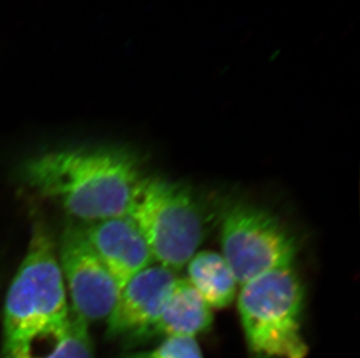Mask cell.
<instances>
[{
	"label": "cell",
	"mask_w": 360,
	"mask_h": 358,
	"mask_svg": "<svg viewBox=\"0 0 360 358\" xmlns=\"http://www.w3.org/2000/svg\"><path fill=\"white\" fill-rule=\"evenodd\" d=\"M24 178L40 196L86 223L129 216L143 176L120 149H61L30 159Z\"/></svg>",
	"instance_id": "6da1fadb"
},
{
	"label": "cell",
	"mask_w": 360,
	"mask_h": 358,
	"mask_svg": "<svg viewBox=\"0 0 360 358\" xmlns=\"http://www.w3.org/2000/svg\"><path fill=\"white\" fill-rule=\"evenodd\" d=\"M67 289L47 228L35 225L27 251L7 292L4 308V352L56 338L70 321Z\"/></svg>",
	"instance_id": "7a4b0ae2"
},
{
	"label": "cell",
	"mask_w": 360,
	"mask_h": 358,
	"mask_svg": "<svg viewBox=\"0 0 360 358\" xmlns=\"http://www.w3.org/2000/svg\"><path fill=\"white\" fill-rule=\"evenodd\" d=\"M248 348L259 358H306L304 289L292 267L241 285L237 297Z\"/></svg>",
	"instance_id": "3957f363"
},
{
	"label": "cell",
	"mask_w": 360,
	"mask_h": 358,
	"mask_svg": "<svg viewBox=\"0 0 360 358\" xmlns=\"http://www.w3.org/2000/svg\"><path fill=\"white\" fill-rule=\"evenodd\" d=\"M129 216L139 227L155 263L181 270L205 237L203 211L191 190L161 177H145Z\"/></svg>",
	"instance_id": "277c9868"
},
{
	"label": "cell",
	"mask_w": 360,
	"mask_h": 358,
	"mask_svg": "<svg viewBox=\"0 0 360 358\" xmlns=\"http://www.w3.org/2000/svg\"><path fill=\"white\" fill-rule=\"evenodd\" d=\"M221 242L239 286L292 267L297 255L295 237L279 218L248 204H236L225 212Z\"/></svg>",
	"instance_id": "5b68a950"
},
{
	"label": "cell",
	"mask_w": 360,
	"mask_h": 358,
	"mask_svg": "<svg viewBox=\"0 0 360 358\" xmlns=\"http://www.w3.org/2000/svg\"><path fill=\"white\" fill-rule=\"evenodd\" d=\"M58 262L72 311L89 324L109 318L122 289L92 249L83 227H65Z\"/></svg>",
	"instance_id": "8992f818"
},
{
	"label": "cell",
	"mask_w": 360,
	"mask_h": 358,
	"mask_svg": "<svg viewBox=\"0 0 360 358\" xmlns=\"http://www.w3.org/2000/svg\"><path fill=\"white\" fill-rule=\"evenodd\" d=\"M176 279L175 271L157 263L131 278L106 319L108 336L133 341L150 338Z\"/></svg>",
	"instance_id": "52a82bcc"
},
{
	"label": "cell",
	"mask_w": 360,
	"mask_h": 358,
	"mask_svg": "<svg viewBox=\"0 0 360 358\" xmlns=\"http://www.w3.org/2000/svg\"><path fill=\"white\" fill-rule=\"evenodd\" d=\"M85 237L120 289L136 274L155 264L139 227L129 216L88 223Z\"/></svg>",
	"instance_id": "ba28073f"
},
{
	"label": "cell",
	"mask_w": 360,
	"mask_h": 358,
	"mask_svg": "<svg viewBox=\"0 0 360 358\" xmlns=\"http://www.w3.org/2000/svg\"><path fill=\"white\" fill-rule=\"evenodd\" d=\"M214 322L212 308L187 278H177L167 296L150 338H196Z\"/></svg>",
	"instance_id": "9c48e42d"
},
{
	"label": "cell",
	"mask_w": 360,
	"mask_h": 358,
	"mask_svg": "<svg viewBox=\"0 0 360 358\" xmlns=\"http://www.w3.org/2000/svg\"><path fill=\"white\" fill-rule=\"evenodd\" d=\"M188 281L212 310L225 308L238 293V281L221 253L198 251L186 265Z\"/></svg>",
	"instance_id": "30bf717a"
},
{
	"label": "cell",
	"mask_w": 360,
	"mask_h": 358,
	"mask_svg": "<svg viewBox=\"0 0 360 358\" xmlns=\"http://www.w3.org/2000/svg\"><path fill=\"white\" fill-rule=\"evenodd\" d=\"M88 322L72 311L65 331L56 338H48L49 348L41 352L37 347L4 352L0 358H94Z\"/></svg>",
	"instance_id": "8fae6325"
},
{
	"label": "cell",
	"mask_w": 360,
	"mask_h": 358,
	"mask_svg": "<svg viewBox=\"0 0 360 358\" xmlns=\"http://www.w3.org/2000/svg\"><path fill=\"white\" fill-rule=\"evenodd\" d=\"M143 358H204L195 338H165L153 352Z\"/></svg>",
	"instance_id": "7c38bea8"
},
{
	"label": "cell",
	"mask_w": 360,
	"mask_h": 358,
	"mask_svg": "<svg viewBox=\"0 0 360 358\" xmlns=\"http://www.w3.org/2000/svg\"><path fill=\"white\" fill-rule=\"evenodd\" d=\"M131 358H143V356H141V355H136V356H133V357H131Z\"/></svg>",
	"instance_id": "4fadbf2b"
}]
</instances>
